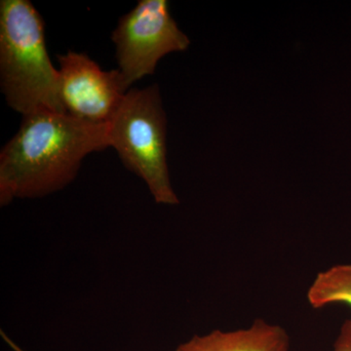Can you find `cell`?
<instances>
[{"instance_id": "3957f363", "label": "cell", "mask_w": 351, "mask_h": 351, "mask_svg": "<svg viewBox=\"0 0 351 351\" xmlns=\"http://www.w3.org/2000/svg\"><path fill=\"white\" fill-rule=\"evenodd\" d=\"M108 125L110 147L127 169L145 182L154 201L179 204L168 169L167 119L159 87L129 90Z\"/></svg>"}, {"instance_id": "ba28073f", "label": "cell", "mask_w": 351, "mask_h": 351, "mask_svg": "<svg viewBox=\"0 0 351 351\" xmlns=\"http://www.w3.org/2000/svg\"><path fill=\"white\" fill-rule=\"evenodd\" d=\"M331 351H351V318L341 325Z\"/></svg>"}, {"instance_id": "5b68a950", "label": "cell", "mask_w": 351, "mask_h": 351, "mask_svg": "<svg viewBox=\"0 0 351 351\" xmlns=\"http://www.w3.org/2000/svg\"><path fill=\"white\" fill-rule=\"evenodd\" d=\"M60 99L66 113L94 123H108L127 92L119 69L106 71L84 53L58 56Z\"/></svg>"}, {"instance_id": "6da1fadb", "label": "cell", "mask_w": 351, "mask_h": 351, "mask_svg": "<svg viewBox=\"0 0 351 351\" xmlns=\"http://www.w3.org/2000/svg\"><path fill=\"white\" fill-rule=\"evenodd\" d=\"M108 147V123L53 110L25 115L0 152V205L62 191L75 181L88 154Z\"/></svg>"}, {"instance_id": "8992f818", "label": "cell", "mask_w": 351, "mask_h": 351, "mask_svg": "<svg viewBox=\"0 0 351 351\" xmlns=\"http://www.w3.org/2000/svg\"><path fill=\"white\" fill-rule=\"evenodd\" d=\"M174 351H290V337L280 325L257 319L243 329L195 335Z\"/></svg>"}, {"instance_id": "7a4b0ae2", "label": "cell", "mask_w": 351, "mask_h": 351, "mask_svg": "<svg viewBox=\"0 0 351 351\" xmlns=\"http://www.w3.org/2000/svg\"><path fill=\"white\" fill-rule=\"evenodd\" d=\"M59 83L40 14L29 0H1L0 85L9 107L23 117L40 110L66 112Z\"/></svg>"}, {"instance_id": "277c9868", "label": "cell", "mask_w": 351, "mask_h": 351, "mask_svg": "<svg viewBox=\"0 0 351 351\" xmlns=\"http://www.w3.org/2000/svg\"><path fill=\"white\" fill-rule=\"evenodd\" d=\"M112 39L117 69L128 90L134 82L154 75L164 56L186 50L191 44L171 16L166 0H138L120 18Z\"/></svg>"}, {"instance_id": "52a82bcc", "label": "cell", "mask_w": 351, "mask_h": 351, "mask_svg": "<svg viewBox=\"0 0 351 351\" xmlns=\"http://www.w3.org/2000/svg\"><path fill=\"white\" fill-rule=\"evenodd\" d=\"M306 299L315 309L337 304L351 307V265H337L319 272L307 290Z\"/></svg>"}]
</instances>
